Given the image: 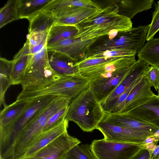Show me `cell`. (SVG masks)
<instances>
[{"label":"cell","mask_w":159,"mask_h":159,"mask_svg":"<svg viewBox=\"0 0 159 159\" xmlns=\"http://www.w3.org/2000/svg\"><path fill=\"white\" fill-rule=\"evenodd\" d=\"M103 120L129 129L155 136L159 134V128L125 113H105Z\"/></svg>","instance_id":"obj_13"},{"label":"cell","mask_w":159,"mask_h":159,"mask_svg":"<svg viewBox=\"0 0 159 159\" xmlns=\"http://www.w3.org/2000/svg\"><path fill=\"white\" fill-rule=\"evenodd\" d=\"M156 159H159V157H157V158H156Z\"/></svg>","instance_id":"obj_39"},{"label":"cell","mask_w":159,"mask_h":159,"mask_svg":"<svg viewBox=\"0 0 159 159\" xmlns=\"http://www.w3.org/2000/svg\"><path fill=\"white\" fill-rule=\"evenodd\" d=\"M154 6L155 10L153 13L151 22L149 25L147 41L153 38L156 33L159 30V1Z\"/></svg>","instance_id":"obj_34"},{"label":"cell","mask_w":159,"mask_h":159,"mask_svg":"<svg viewBox=\"0 0 159 159\" xmlns=\"http://www.w3.org/2000/svg\"><path fill=\"white\" fill-rule=\"evenodd\" d=\"M56 21V18L41 11L29 21V33L32 32H48Z\"/></svg>","instance_id":"obj_27"},{"label":"cell","mask_w":159,"mask_h":159,"mask_svg":"<svg viewBox=\"0 0 159 159\" xmlns=\"http://www.w3.org/2000/svg\"><path fill=\"white\" fill-rule=\"evenodd\" d=\"M158 142L145 144L149 151L150 159H156L159 157V144H157Z\"/></svg>","instance_id":"obj_36"},{"label":"cell","mask_w":159,"mask_h":159,"mask_svg":"<svg viewBox=\"0 0 159 159\" xmlns=\"http://www.w3.org/2000/svg\"><path fill=\"white\" fill-rule=\"evenodd\" d=\"M68 121L65 119L57 126L41 133L30 144L21 159L30 157L45 147L55 139L67 131Z\"/></svg>","instance_id":"obj_16"},{"label":"cell","mask_w":159,"mask_h":159,"mask_svg":"<svg viewBox=\"0 0 159 159\" xmlns=\"http://www.w3.org/2000/svg\"><path fill=\"white\" fill-rule=\"evenodd\" d=\"M148 29L149 25H140L119 32L112 39H109L107 35L98 37L90 46L85 58L91 55L113 49H126L138 53L147 40Z\"/></svg>","instance_id":"obj_5"},{"label":"cell","mask_w":159,"mask_h":159,"mask_svg":"<svg viewBox=\"0 0 159 159\" xmlns=\"http://www.w3.org/2000/svg\"><path fill=\"white\" fill-rule=\"evenodd\" d=\"M131 159H150L149 151L145 145Z\"/></svg>","instance_id":"obj_37"},{"label":"cell","mask_w":159,"mask_h":159,"mask_svg":"<svg viewBox=\"0 0 159 159\" xmlns=\"http://www.w3.org/2000/svg\"><path fill=\"white\" fill-rule=\"evenodd\" d=\"M32 55L16 54L14 56L11 74L12 85L21 84L27 65Z\"/></svg>","instance_id":"obj_28"},{"label":"cell","mask_w":159,"mask_h":159,"mask_svg":"<svg viewBox=\"0 0 159 159\" xmlns=\"http://www.w3.org/2000/svg\"><path fill=\"white\" fill-rule=\"evenodd\" d=\"M56 97L43 96L29 100L27 105L16 119L0 129V159H6L21 131Z\"/></svg>","instance_id":"obj_3"},{"label":"cell","mask_w":159,"mask_h":159,"mask_svg":"<svg viewBox=\"0 0 159 159\" xmlns=\"http://www.w3.org/2000/svg\"><path fill=\"white\" fill-rule=\"evenodd\" d=\"M47 32H32L29 33L27 40L30 47L39 45L42 41L45 36L48 34Z\"/></svg>","instance_id":"obj_35"},{"label":"cell","mask_w":159,"mask_h":159,"mask_svg":"<svg viewBox=\"0 0 159 159\" xmlns=\"http://www.w3.org/2000/svg\"><path fill=\"white\" fill-rule=\"evenodd\" d=\"M105 113L89 87L69 104L65 119L76 124L83 131L97 129Z\"/></svg>","instance_id":"obj_2"},{"label":"cell","mask_w":159,"mask_h":159,"mask_svg":"<svg viewBox=\"0 0 159 159\" xmlns=\"http://www.w3.org/2000/svg\"><path fill=\"white\" fill-rule=\"evenodd\" d=\"M108 6L95 16L82 21L75 25L78 32L75 38L86 40L108 35L112 31L121 32L132 28L131 20L118 14L114 4L107 2Z\"/></svg>","instance_id":"obj_1"},{"label":"cell","mask_w":159,"mask_h":159,"mask_svg":"<svg viewBox=\"0 0 159 159\" xmlns=\"http://www.w3.org/2000/svg\"><path fill=\"white\" fill-rule=\"evenodd\" d=\"M52 0H17V8L19 19L25 18L29 21L42 11Z\"/></svg>","instance_id":"obj_22"},{"label":"cell","mask_w":159,"mask_h":159,"mask_svg":"<svg viewBox=\"0 0 159 159\" xmlns=\"http://www.w3.org/2000/svg\"><path fill=\"white\" fill-rule=\"evenodd\" d=\"M139 59L151 66L159 65V38L147 41L138 54Z\"/></svg>","instance_id":"obj_26"},{"label":"cell","mask_w":159,"mask_h":159,"mask_svg":"<svg viewBox=\"0 0 159 159\" xmlns=\"http://www.w3.org/2000/svg\"><path fill=\"white\" fill-rule=\"evenodd\" d=\"M63 78L56 74L50 67L46 44L30 59L20 84L22 91L41 89Z\"/></svg>","instance_id":"obj_4"},{"label":"cell","mask_w":159,"mask_h":159,"mask_svg":"<svg viewBox=\"0 0 159 159\" xmlns=\"http://www.w3.org/2000/svg\"><path fill=\"white\" fill-rule=\"evenodd\" d=\"M90 148L98 159H131L144 144L94 140Z\"/></svg>","instance_id":"obj_8"},{"label":"cell","mask_w":159,"mask_h":159,"mask_svg":"<svg viewBox=\"0 0 159 159\" xmlns=\"http://www.w3.org/2000/svg\"><path fill=\"white\" fill-rule=\"evenodd\" d=\"M19 19L17 12V0H9L1 8L0 28Z\"/></svg>","instance_id":"obj_29"},{"label":"cell","mask_w":159,"mask_h":159,"mask_svg":"<svg viewBox=\"0 0 159 159\" xmlns=\"http://www.w3.org/2000/svg\"><path fill=\"white\" fill-rule=\"evenodd\" d=\"M136 54L134 52L128 50L113 49L107 50L91 55L86 58L128 56L135 55Z\"/></svg>","instance_id":"obj_31"},{"label":"cell","mask_w":159,"mask_h":159,"mask_svg":"<svg viewBox=\"0 0 159 159\" xmlns=\"http://www.w3.org/2000/svg\"><path fill=\"white\" fill-rule=\"evenodd\" d=\"M143 77L157 91L159 86V65L149 66L144 72Z\"/></svg>","instance_id":"obj_33"},{"label":"cell","mask_w":159,"mask_h":159,"mask_svg":"<svg viewBox=\"0 0 159 159\" xmlns=\"http://www.w3.org/2000/svg\"><path fill=\"white\" fill-rule=\"evenodd\" d=\"M29 100L16 101L4 107L0 113V129L13 122L22 113L29 103Z\"/></svg>","instance_id":"obj_24"},{"label":"cell","mask_w":159,"mask_h":159,"mask_svg":"<svg viewBox=\"0 0 159 159\" xmlns=\"http://www.w3.org/2000/svg\"><path fill=\"white\" fill-rule=\"evenodd\" d=\"M87 80L80 74L65 78L41 89L21 92L17 96L19 101L29 100L43 96H65L71 101L88 87Z\"/></svg>","instance_id":"obj_6"},{"label":"cell","mask_w":159,"mask_h":159,"mask_svg":"<svg viewBox=\"0 0 159 159\" xmlns=\"http://www.w3.org/2000/svg\"><path fill=\"white\" fill-rule=\"evenodd\" d=\"M136 61L135 55L110 57L99 64L80 69V73L90 80L109 78L130 69Z\"/></svg>","instance_id":"obj_7"},{"label":"cell","mask_w":159,"mask_h":159,"mask_svg":"<svg viewBox=\"0 0 159 159\" xmlns=\"http://www.w3.org/2000/svg\"><path fill=\"white\" fill-rule=\"evenodd\" d=\"M96 38L82 40L80 38H71L48 47L47 48L61 52L78 63L85 59L90 46Z\"/></svg>","instance_id":"obj_12"},{"label":"cell","mask_w":159,"mask_h":159,"mask_svg":"<svg viewBox=\"0 0 159 159\" xmlns=\"http://www.w3.org/2000/svg\"><path fill=\"white\" fill-rule=\"evenodd\" d=\"M78 32L75 25L55 24L50 29L46 41L47 47L65 39L74 37Z\"/></svg>","instance_id":"obj_23"},{"label":"cell","mask_w":159,"mask_h":159,"mask_svg":"<svg viewBox=\"0 0 159 159\" xmlns=\"http://www.w3.org/2000/svg\"><path fill=\"white\" fill-rule=\"evenodd\" d=\"M130 69L110 78L91 80L89 87L99 102L104 100L113 92Z\"/></svg>","instance_id":"obj_19"},{"label":"cell","mask_w":159,"mask_h":159,"mask_svg":"<svg viewBox=\"0 0 159 159\" xmlns=\"http://www.w3.org/2000/svg\"><path fill=\"white\" fill-rule=\"evenodd\" d=\"M80 141L66 132L32 156L24 159H64L66 152Z\"/></svg>","instance_id":"obj_10"},{"label":"cell","mask_w":159,"mask_h":159,"mask_svg":"<svg viewBox=\"0 0 159 159\" xmlns=\"http://www.w3.org/2000/svg\"><path fill=\"white\" fill-rule=\"evenodd\" d=\"M102 10V8L76 7L64 16L56 19L55 24L75 25L82 21L95 16Z\"/></svg>","instance_id":"obj_21"},{"label":"cell","mask_w":159,"mask_h":159,"mask_svg":"<svg viewBox=\"0 0 159 159\" xmlns=\"http://www.w3.org/2000/svg\"><path fill=\"white\" fill-rule=\"evenodd\" d=\"M114 4L118 8V14L131 20L137 13L152 8L154 3L153 0H108Z\"/></svg>","instance_id":"obj_20"},{"label":"cell","mask_w":159,"mask_h":159,"mask_svg":"<svg viewBox=\"0 0 159 159\" xmlns=\"http://www.w3.org/2000/svg\"><path fill=\"white\" fill-rule=\"evenodd\" d=\"M76 7L101 8L93 0H52L41 11L57 19L64 16Z\"/></svg>","instance_id":"obj_17"},{"label":"cell","mask_w":159,"mask_h":159,"mask_svg":"<svg viewBox=\"0 0 159 159\" xmlns=\"http://www.w3.org/2000/svg\"><path fill=\"white\" fill-rule=\"evenodd\" d=\"M125 113L159 128V97L156 95L142 105Z\"/></svg>","instance_id":"obj_18"},{"label":"cell","mask_w":159,"mask_h":159,"mask_svg":"<svg viewBox=\"0 0 159 159\" xmlns=\"http://www.w3.org/2000/svg\"><path fill=\"white\" fill-rule=\"evenodd\" d=\"M49 66L54 72L64 78L80 73L77 62L64 53L56 50L47 49Z\"/></svg>","instance_id":"obj_14"},{"label":"cell","mask_w":159,"mask_h":159,"mask_svg":"<svg viewBox=\"0 0 159 159\" xmlns=\"http://www.w3.org/2000/svg\"><path fill=\"white\" fill-rule=\"evenodd\" d=\"M151 85L143 77L127 96L119 112L125 113L148 101L156 95L151 90Z\"/></svg>","instance_id":"obj_15"},{"label":"cell","mask_w":159,"mask_h":159,"mask_svg":"<svg viewBox=\"0 0 159 159\" xmlns=\"http://www.w3.org/2000/svg\"><path fill=\"white\" fill-rule=\"evenodd\" d=\"M0 104L4 107L7 105L5 100V93L9 87L12 85L11 74L13 65V60L0 58Z\"/></svg>","instance_id":"obj_25"},{"label":"cell","mask_w":159,"mask_h":159,"mask_svg":"<svg viewBox=\"0 0 159 159\" xmlns=\"http://www.w3.org/2000/svg\"><path fill=\"white\" fill-rule=\"evenodd\" d=\"M64 159H98L87 144H77L66 153Z\"/></svg>","instance_id":"obj_30"},{"label":"cell","mask_w":159,"mask_h":159,"mask_svg":"<svg viewBox=\"0 0 159 159\" xmlns=\"http://www.w3.org/2000/svg\"><path fill=\"white\" fill-rule=\"evenodd\" d=\"M149 65L138 59L113 92L104 100L100 102L105 112L110 113L116 99L136 80L143 76Z\"/></svg>","instance_id":"obj_11"},{"label":"cell","mask_w":159,"mask_h":159,"mask_svg":"<svg viewBox=\"0 0 159 159\" xmlns=\"http://www.w3.org/2000/svg\"><path fill=\"white\" fill-rule=\"evenodd\" d=\"M157 92H158V94H157V96L159 97V87H158V90H157Z\"/></svg>","instance_id":"obj_38"},{"label":"cell","mask_w":159,"mask_h":159,"mask_svg":"<svg viewBox=\"0 0 159 159\" xmlns=\"http://www.w3.org/2000/svg\"><path fill=\"white\" fill-rule=\"evenodd\" d=\"M102 134L107 140L124 143L144 144L145 140L153 136L141 132L134 130L102 120L97 129Z\"/></svg>","instance_id":"obj_9"},{"label":"cell","mask_w":159,"mask_h":159,"mask_svg":"<svg viewBox=\"0 0 159 159\" xmlns=\"http://www.w3.org/2000/svg\"><path fill=\"white\" fill-rule=\"evenodd\" d=\"M69 105L60 110L52 116L44 127L42 132L48 130L61 123L65 120Z\"/></svg>","instance_id":"obj_32"}]
</instances>
